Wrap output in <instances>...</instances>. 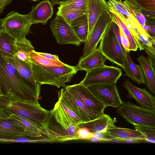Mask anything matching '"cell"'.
<instances>
[{"label": "cell", "mask_w": 155, "mask_h": 155, "mask_svg": "<svg viewBox=\"0 0 155 155\" xmlns=\"http://www.w3.org/2000/svg\"><path fill=\"white\" fill-rule=\"evenodd\" d=\"M41 86H35L23 78L8 57L0 52V89L3 96L39 104Z\"/></svg>", "instance_id": "1"}, {"label": "cell", "mask_w": 155, "mask_h": 155, "mask_svg": "<svg viewBox=\"0 0 155 155\" xmlns=\"http://www.w3.org/2000/svg\"><path fill=\"white\" fill-rule=\"evenodd\" d=\"M80 127L57 102L52 110H48L46 127L43 131L51 141L64 142L79 139L77 132Z\"/></svg>", "instance_id": "2"}, {"label": "cell", "mask_w": 155, "mask_h": 155, "mask_svg": "<svg viewBox=\"0 0 155 155\" xmlns=\"http://www.w3.org/2000/svg\"><path fill=\"white\" fill-rule=\"evenodd\" d=\"M0 107L8 116L12 114L18 115L30 120L42 130L45 128L48 110L39 104L12 100L2 96L0 97Z\"/></svg>", "instance_id": "3"}, {"label": "cell", "mask_w": 155, "mask_h": 155, "mask_svg": "<svg viewBox=\"0 0 155 155\" xmlns=\"http://www.w3.org/2000/svg\"><path fill=\"white\" fill-rule=\"evenodd\" d=\"M31 64L35 80L41 85L47 84L64 87L78 71L76 66L67 64L63 66H44Z\"/></svg>", "instance_id": "4"}, {"label": "cell", "mask_w": 155, "mask_h": 155, "mask_svg": "<svg viewBox=\"0 0 155 155\" xmlns=\"http://www.w3.org/2000/svg\"><path fill=\"white\" fill-rule=\"evenodd\" d=\"M108 8L111 10L123 22L131 32L138 46L140 40L144 39L150 42L153 38L143 28L128 8L121 1L108 0Z\"/></svg>", "instance_id": "5"}, {"label": "cell", "mask_w": 155, "mask_h": 155, "mask_svg": "<svg viewBox=\"0 0 155 155\" xmlns=\"http://www.w3.org/2000/svg\"><path fill=\"white\" fill-rule=\"evenodd\" d=\"M117 111L127 121L133 125L155 128V110H150L130 101L123 102Z\"/></svg>", "instance_id": "6"}, {"label": "cell", "mask_w": 155, "mask_h": 155, "mask_svg": "<svg viewBox=\"0 0 155 155\" xmlns=\"http://www.w3.org/2000/svg\"><path fill=\"white\" fill-rule=\"evenodd\" d=\"M109 25L100 41L99 48L107 60L123 68L126 64L127 53L118 41Z\"/></svg>", "instance_id": "7"}, {"label": "cell", "mask_w": 155, "mask_h": 155, "mask_svg": "<svg viewBox=\"0 0 155 155\" xmlns=\"http://www.w3.org/2000/svg\"><path fill=\"white\" fill-rule=\"evenodd\" d=\"M33 24L28 14H21L14 11L0 21L1 29L16 40L25 37Z\"/></svg>", "instance_id": "8"}, {"label": "cell", "mask_w": 155, "mask_h": 155, "mask_svg": "<svg viewBox=\"0 0 155 155\" xmlns=\"http://www.w3.org/2000/svg\"><path fill=\"white\" fill-rule=\"evenodd\" d=\"M86 71L84 78L80 83L87 87L96 85L116 83L122 73L120 68L104 64Z\"/></svg>", "instance_id": "9"}, {"label": "cell", "mask_w": 155, "mask_h": 155, "mask_svg": "<svg viewBox=\"0 0 155 155\" xmlns=\"http://www.w3.org/2000/svg\"><path fill=\"white\" fill-rule=\"evenodd\" d=\"M64 87L75 95L84 106L93 114L99 117L106 107L91 92L88 87L80 83Z\"/></svg>", "instance_id": "10"}, {"label": "cell", "mask_w": 155, "mask_h": 155, "mask_svg": "<svg viewBox=\"0 0 155 155\" xmlns=\"http://www.w3.org/2000/svg\"><path fill=\"white\" fill-rule=\"evenodd\" d=\"M50 27L57 42L60 45L71 44L79 46L81 42L70 25L62 17L56 15L51 22Z\"/></svg>", "instance_id": "11"}, {"label": "cell", "mask_w": 155, "mask_h": 155, "mask_svg": "<svg viewBox=\"0 0 155 155\" xmlns=\"http://www.w3.org/2000/svg\"><path fill=\"white\" fill-rule=\"evenodd\" d=\"M112 21L108 11L104 12L94 26L84 42L81 58L87 56L97 49V45Z\"/></svg>", "instance_id": "12"}, {"label": "cell", "mask_w": 155, "mask_h": 155, "mask_svg": "<svg viewBox=\"0 0 155 155\" xmlns=\"http://www.w3.org/2000/svg\"><path fill=\"white\" fill-rule=\"evenodd\" d=\"M58 101L71 109L83 123L87 122L99 117L91 113L75 95L64 87L58 91Z\"/></svg>", "instance_id": "13"}, {"label": "cell", "mask_w": 155, "mask_h": 155, "mask_svg": "<svg viewBox=\"0 0 155 155\" xmlns=\"http://www.w3.org/2000/svg\"><path fill=\"white\" fill-rule=\"evenodd\" d=\"M87 87L106 107L110 106L117 108L123 103L116 83L96 85Z\"/></svg>", "instance_id": "14"}, {"label": "cell", "mask_w": 155, "mask_h": 155, "mask_svg": "<svg viewBox=\"0 0 155 155\" xmlns=\"http://www.w3.org/2000/svg\"><path fill=\"white\" fill-rule=\"evenodd\" d=\"M128 92L127 97L135 99L140 106L150 110H155V98L145 88L134 85L129 79H125L123 84Z\"/></svg>", "instance_id": "15"}, {"label": "cell", "mask_w": 155, "mask_h": 155, "mask_svg": "<svg viewBox=\"0 0 155 155\" xmlns=\"http://www.w3.org/2000/svg\"><path fill=\"white\" fill-rule=\"evenodd\" d=\"M53 6L49 0L42 1L36 5L32 6L28 15L33 24L45 25L53 15Z\"/></svg>", "instance_id": "16"}, {"label": "cell", "mask_w": 155, "mask_h": 155, "mask_svg": "<svg viewBox=\"0 0 155 155\" xmlns=\"http://www.w3.org/2000/svg\"><path fill=\"white\" fill-rule=\"evenodd\" d=\"M108 11L107 3L105 0H88L87 9L88 23V36L102 13Z\"/></svg>", "instance_id": "17"}, {"label": "cell", "mask_w": 155, "mask_h": 155, "mask_svg": "<svg viewBox=\"0 0 155 155\" xmlns=\"http://www.w3.org/2000/svg\"><path fill=\"white\" fill-rule=\"evenodd\" d=\"M107 60L98 48L84 58H81L76 66L78 70L87 71L104 64Z\"/></svg>", "instance_id": "18"}, {"label": "cell", "mask_w": 155, "mask_h": 155, "mask_svg": "<svg viewBox=\"0 0 155 155\" xmlns=\"http://www.w3.org/2000/svg\"><path fill=\"white\" fill-rule=\"evenodd\" d=\"M26 137L24 130L9 117L0 119V139H15Z\"/></svg>", "instance_id": "19"}, {"label": "cell", "mask_w": 155, "mask_h": 155, "mask_svg": "<svg viewBox=\"0 0 155 155\" xmlns=\"http://www.w3.org/2000/svg\"><path fill=\"white\" fill-rule=\"evenodd\" d=\"M9 116L10 119L23 129L26 137L39 138L43 135L42 130L30 120L15 114H11Z\"/></svg>", "instance_id": "20"}, {"label": "cell", "mask_w": 155, "mask_h": 155, "mask_svg": "<svg viewBox=\"0 0 155 155\" xmlns=\"http://www.w3.org/2000/svg\"><path fill=\"white\" fill-rule=\"evenodd\" d=\"M117 121L116 118L112 119L109 115L104 112L97 118L84 123L81 126L87 127L92 133L104 132H106L110 127L114 125Z\"/></svg>", "instance_id": "21"}, {"label": "cell", "mask_w": 155, "mask_h": 155, "mask_svg": "<svg viewBox=\"0 0 155 155\" xmlns=\"http://www.w3.org/2000/svg\"><path fill=\"white\" fill-rule=\"evenodd\" d=\"M122 68L126 75L133 81L139 84H145V78L140 65L134 63L129 53L127 54L126 64Z\"/></svg>", "instance_id": "22"}, {"label": "cell", "mask_w": 155, "mask_h": 155, "mask_svg": "<svg viewBox=\"0 0 155 155\" xmlns=\"http://www.w3.org/2000/svg\"><path fill=\"white\" fill-rule=\"evenodd\" d=\"M137 60L141 67L145 79V84L150 91L155 94V70L153 68L148 58L143 55L139 56Z\"/></svg>", "instance_id": "23"}, {"label": "cell", "mask_w": 155, "mask_h": 155, "mask_svg": "<svg viewBox=\"0 0 155 155\" xmlns=\"http://www.w3.org/2000/svg\"><path fill=\"white\" fill-rule=\"evenodd\" d=\"M8 57L16 70L23 78L35 86L40 85L35 80L31 63H27L20 60L14 56Z\"/></svg>", "instance_id": "24"}, {"label": "cell", "mask_w": 155, "mask_h": 155, "mask_svg": "<svg viewBox=\"0 0 155 155\" xmlns=\"http://www.w3.org/2000/svg\"><path fill=\"white\" fill-rule=\"evenodd\" d=\"M113 137L115 139L124 140L132 138L140 140H145V137L140 132L135 130L117 127L115 125L110 127L106 131Z\"/></svg>", "instance_id": "25"}, {"label": "cell", "mask_w": 155, "mask_h": 155, "mask_svg": "<svg viewBox=\"0 0 155 155\" xmlns=\"http://www.w3.org/2000/svg\"><path fill=\"white\" fill-rule=\"evenodd\" d=\"M70 25L81 42L87 40L88 33V23L87 13L72 21Z\"/></svg>", "instance_id": "26"}, {"label": "cell", "mask_w": 155, "mask_h": 155, "mask_svg": "<svg viewBox=\"0 0 155 155\" xmlns=\"http://www.w3.org/2000/svg\"><path fill=\"white\" fill-rule=\"evenodd\" d=\"M34 49L31 42L24 37L16 40L14 56L18 59L27 63H31L28 53Z\"/></svg>", "instance_id": "27"}, {"label": "cell", "mask_w": 155, "mask_h": 155, "mask_svg": "<svg viewBox=\"0 0 155 155\" xmlns=\"http://www.w3.org/2000/svg\"><path fill=\"white\" fill-rule=\"evenodd\" d=\"M16 41L13 37L1 29L0 32V52L8 57L14 56Z\"/></svg>", "instance_id": "28"}, {"label": "cell", "mask_w": 155, "mask_h": 155, "mask_svg": "<svg viewBox=\"0 0 155 155\" xmlns=\"http://www.w3.org/2000/svg\"><path fill=\"white\" fill-rule=\"evenodd\" d=\"M108 12L112 20L118 25L127 38L129 43V51H136L138 48V46L131 32L122 20L111 10L109 8Z\"/></svg>", "instance_id": "29"}, {"label": "cell", "mask_w": 155, "mask_h": 155, "mask_svg": "<svg viewBox=\"0 0 155 155\" xmlns=\"http://www.w3.org/2000/svg\"><path fill=\"white\" fill-rule=\"evenodd\" d=\"M31 63L36 65L44 66H63L67 64L61 61L48 60L40 55L34 49L28 54Z\"/></svg>", "instance_id": "30"}, {"label": "cell", "mask_w": 155, "mask_h": 155, "mask_svg": "<svg viewBox=\"0 0 155 155\" xmlns=\"http://www.w3.org/2000/svg\"><path fill=\"white\" fill-rule=\"evenodd\" d=\"M147 21L155 18V0H134Z\"/></svg>", "instance_id": "31"}, {"label": "cell", "mask_w": 155, "mask_h": 155, "mask_svg": "<svg viewBox=\"0 0 155 155\" xmlns=\"http://www.w3.org/2000/svg\"><path fill=\"white\" fill-rule=\"evenodd\" d=\"M123 2L128 8L142 27L146 24L147 21V19L143 15L140 8L134 0H124Z\"/></svg>", "instance_id": "32"}, {"label": "cell", "mask_w": 155, "mask_h": 155, "mask_svg": "<svg viewBox=\"0 0 155 155\" xmlns=\"http://www.w3.org/2000/svg\"><path fill=\"white\" fill-rule=\"evenodd\" d=\"M88 0H72L60 5L58 8L63 9L87 12Z\"/></svg>", "instance_id": "33"}, {"label": "cell", "mask_w": 155, "mask_h": 155, "mask_svg": "<svg viewBox=\"0 0 155 155\" xmlns=\"http://www.w3.org/2000/svg\"><path fill=\"white\" fill-rule=\"evenodd\" d=\"M56 15L60 16L70 24L71 22L76 18L87 13V12L82 11H76L63 9L58 8Z\"/></svg>", "instance_id": "34"}, {"label": "cell", "mask_w": 155, "mask_h": 155, "mask_svg": "<svg viewBox=\"0 0 155 155\" xmlns=\"http://www.w3.org/2000/svg\"><path fill=\"white\" fill-rule=\"evenodd\" d=\"M134 130L141 133L145 137L147 142L155 143V128L134 125Z\"/></svg>", "instance_id": "35"}, {"label": "cell", "mask_w": 155, "mask_h": 155, "mask_svg": "<svg viewBox=\"0 0 155 155\" xmlns=\"http://www.w3.org/2000/svg\"><path fill=\"white\" fill-rule=\"evenodd\" d=\"M60 107L63 110L72 118L81 127L84 123L76 114L66 105L59 101H57Z\"/></svg>", "instance_id": "36"}, {"label": "cell", "mask_w": 155, "mask_h": 155, "mask_svg": "<svg viewBox=\"0 0 155 155\" xmlns=\"http://www.w3.org/2000/svg\"><path fill=\"white\" fill-rule=\"evenodd\" d=\"M79 139L89 140L92 137V133L87 127L81 126L77 132Z\"/></svg>", "instance_id": "37"}, {"label": "cell", "mask_w": 155, "mask_h": 155, "mask_svg": "<svg viewBox=\"0 0 155 155\" xmlns=\"http://www.w3.org/2000/svg\"><path fill=\"white\" fill-rule=\"evenodd\" d=\"M92 136L104 141H110L114 140V138L107 132L92 133Z\"/></svg>", "instance_id": "38"}, {"label": "cell", "mask_w": 155, "mask_h": 155, "mask_svg": "<svg viewBox=\"0 0 155 155\" xmlns=\"http://www.w3.org/2000/svg\"><path fill=\"white\" fill-rule=\"evenodd\" d=\"M37 53L45 58L49 60L56 61H60L58 57L56 55H53L50 54L41 52Z\"/></svg>", "instance_id": "39"}, {"label": "cell", "mask_w": 155, "mask_h": 155, "mask_svg": "<svg viewBox=\"0 0 155 155\" xmlns=\"http://www.w3.org/2000/svg\"><path fill=\"white\" fill-rule=\"evenodd\" d=\"M143 28L150 36H155V26L146 24L142 27Z\"/></svg>", "instance_id": "40"}, {"label": "cell", "mask_w": 155, "mask_h": 155, "mask_svg": "<svg viewBox=\"0 0 155 155\" xmlns=\"http://www.w3.org/2000/svg\"><path fill=\"white\" fill-rule=\"evenodd\" d=\"M12 1L13 0H0V15L5 7ZM1 19L0 18V21Z\"/></svg>", "instance_id": "41"}, {"label": "cell", "mask_w": 155, "mask_h": 155, "mask_svg": "<svg viewBox=\"0 0 155 155\" xmlns=\"http://www.w3.org/2000/svg\"><path fill=\"white\" fill-rule=\"evenodd\" d=\"M53 6L57 4L61 5L72 0H49Z\"/></svg>", "instance_id": "42"}, {"label": "cell", "mask_w": 155, "mask_h": 155, "mask_svg": "<svg viewBox=\"0 0 155 155\" xmlns=\"http://www.w3.org/2000/svg\"><path fill=\"white\" fill-rule=\"evenodd\" d=\"M9 117V116L5 112L3 109L0 107V119H6Z\"/></svg>", "instance_id": "43"}, {"label": "cell", "mask_w": 155, "mask_h": 155, "mask_svg": "<svg viewBox=\"0 0 155 155\" xmlns=\"http://www.w3.org/2000/svg\"><path fill=\"white\" fill-rule=\"evenodd\" d=\"M89 140L92 142H101L104 141L101 139L93 136Z\"/></svg>", "instance_id": "44"}, {"label": "cell", "mask_w": 155, "mask_h": 155, "mask_svg": "<svg viewBox=\"0 0 155 155\" xmlns=\"http://www.w3.org/2000/svg\"><path fill=\"white\" fill-rule=\"evenodd\" d=\"M3 96L2 93L1 92V91L0 89V97Z\"/></svg>", "instance_id": "45"}, {"label": "cell", "mask_w": 155, "mask_h": 155, "mask_svg": "<svg viewBox=\"0 0 155 155\" xmlns=\"http://www.w3.org/2000/svg\"><path fill=\"white\" fill-rule=\"evenodd\" d=\"M30 0L32 1H39V0Z\"/></svg>", "instance_id": "46"}, {"label": "cell", "mask_w": 155, "mask_h": 155, "mask_svg": "<svg viewBox=\"0 0 155 155\" xmlns=\"http://www.w3.org/2000/svg\"><path fill=\"white\" fill-rule=\"evenodd\" d=\"M117 0V1H122V0Z\"/></svg>", "instance_id": "47"}, {"label": "cell", "mask_w": 155, "mask_h": 155, "mask_svg": "<svg viewBox=\"0 0 155 155\" xmlns=\"http://www.w3.org/2000/svg\"><path fill=\"white\" fill-rule=\"evenodd\" d=\"M1 28L0 26V32L1 31Z\"/></svg>", "instance_id": "48"}]
</instances>
